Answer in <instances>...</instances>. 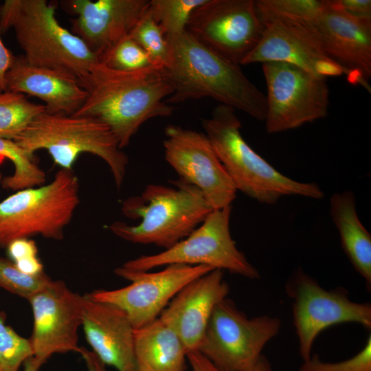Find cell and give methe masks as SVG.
Wrapping results in <instances>:
<instances>
[{"label": "cell", "instance_id": "8", "mask_svg": "<svg viewBox=\"0 0 371 371\" xmlns=\"http://www.w3.org/2000/svg\"><path fill=\"white\" fill-rule=\"evenodd\" d=\"M281 325L276 317H248L226 297L215 306L197 351L222 371H251Z\"/></svg>", "mask_w": 371, "mask_h": 371}, {"label": "cell", "instance_id": "30", "mask_svg": "<svg viewBox=\"0 0 371 371\" xmlns=\"http://www.w3.org/2000/svg\"><path fill=\"white\" fill-rule=\"evenodd\" d=\"M52 280L43 272L31 275L21 271L10 259L0 257V288L28 300Z\"/></svg>", "mask_w": 371, "mask_h": 371}, {"label": "cell", "instance_id": "38", "mask_svg": "<svg viewBox=\"0 0 371 371\" xmlns=\"http://www.w3.org/2000/svg\"><path fill=\"white\" fill-rule=\"evenodd\" d=\"M45 362V361L33 356L25 361L22 371H38Z\"/></svg>", "mask_w": 371, "mask_h": 371}, {"label": "cell", "instance_id": "23", "mask_svg": "<svg viewBox=\"0 0 371 371\" xmlns=\"http://www.w3.org/2000/svg\"><path fill=\"white\" fill-rule=\"evenodd\" d=\"M330 215L340 236L342 248L356 271L371 288V235L361 222L352 192L333 194Z\"/></svg>", "mask_w": 371, "mask_h": 371}, {"label": "cell", "instance_id": "24", "mask_svg": "<svg viewBox=\"0 0 371 371\" xmlns=\"http://www.w3.org/2000/svg\"><path fill=\"white\" fill-rule=\"evenodd\" d=\"M44 111V104L30 102L24 94L1 92L0 138L14 140Z\"/></svg>", "mask_w": 371, "mask_h": 371}, {"label": "cell", "instance_id": "34", "mask_svg": "<svg viewBox=\"0 0 371 371\" xmlns=\"http://www.w3.org/2000/svg\"><path fill=\"white\" fill-rule=\"evenodd\" d=\"M328 1L331 5L350 16L371 19L370 0H328Z\"/></svg>", "mask_w": 371, "mask_h": 371}, {"label": "cell", "instance_id": "27", "mask_svg": "<svg viewBox=\"0 0 371 371\" xmlns=\"http://www.w3.org/2000/svg\"><path fill=\"white\" fill-rule=\"evenodd\" d=\"M205 0H150L148 11L166 36L186 31L192 12Z\"/></svg>", "mask_w": 371, "mask_h": 371}, {"label": "cell", "instance_id": "36", "mask_svg": "<svg viewBox=\"0 0 371 371\" xmlns=\"http://www.w3.org/2000/svg\"><path fill=\"white\" fill-rule=\"evenodd\" d=\"M187 359L192 371H222L197 350L188 352Z\"/></svg>", "mask_w": 371, "mask_h": 371}, {"label": "cell", "instance_id": "6", "mask_svg": "<svg viewBox=\"0 0 371 371\" xmlns=\"http://www.w3.org/2000/svg\"><path fill=\"white\" fill-rule=\"evenodd\" d=\"M13 141L31 157L46 150L63 169L71 170L82 153L94 155L109 166L117 189L124 180L128 156L110 128L96 118L44 111Z\"/></svg>", "mask_w": 371, "mask_h": 371}, {"label": "cell", "instance_id": "28", "mask_svg": "<svg viewBox=\"0 0 371 371\" xmlns=\"http://www.w3.org/2000/svg\"><path fill=\"white\" fill-rule=\"evenodd\" d=\"M99 61L112 69L126 72L157 66L130 35L122 38L104 52L99 57Z\"/></svg>", "mask_w": 371, "mask_h": 371}, {"label": "cell", "instance_id": "16", "mask_svg": "<svg viewBox=\"0 0 371 371\" xmlns=\"http://www.w3.org/2000/svg\"><path fill=\"white\" fill-rule=\"evenodd\" d=\"M317 18L306 24L324 52L344 70L348 80L369 91L371 77V19L350 16L324 0Z\"/></svg>", "mask_w": 371, "mask_h": 371}, {"label": "cell", "instance_id": "22", "mask_svg": "<svg viewBox=\"0 0 371 371\" xmlns=\"http://www.w3.org/2000/svg\"><path fill=\"white\" fill-rule=\"evenodd\" d=\"M187 354L180 337L159 317L135 329V371H186Z\"/></svg>", "mask_w": 371, "mask_h": 371}, {"label": "cell", "instance_id": "11", "mask_svg": "<svg viewBox=\"0 0 371 371\" xmlns=\"http://www.w3.org/2000/svg\"><path fill=\"white\" fill-rule=\"evenodd\" d=\"M267 85L265 128L277 133L302 126L328 115L326 79L280 62L262 64Z\"/></svg>", "mask_w": 371, "mask_h": 371}, {"label": "cell", "instance_id": "33", "mask_svg": "<svg viewBox=\"0 0 371 371\" xmlns=\"http://www.w3.org/2000/svg\"><path fill=\"white\" fill-rule=\"evenodd\" d=\"M8 253L12 261L23 272L36 275L44 272L43 265L38 257V249L34 240L21 238L10 243Z\"/></svg>", "mask_w": 371, "mask_h": 371}, {"label": "cell", "instance_id": "4", "mask_svg": "<svg viewBox=\"0 0 371 371\" xmlns=\"http://www.w3.org/2000/svg\"><path fill=\"white\" fill-rule=\"evenodd\" d=\"M201 125L237 190L266 204H274L285 196L324 197L317 183L286 177L254 151L243 139L241 122L232 107L218 104Z\"/></svg>", "mask_w": 371, "mask_h": 371}, {"label": "cell", "instance_id": "40", "mask_svg": "<svg viewBox=\"0 0 371 371\" xmlns=\"http://www.w3.org/2000/svg\"><path fill=\"white\" fill-rule=\"evenodd\" d=\"M3 175L0 172V186H1V181H2V179H3Z\"/></svg>", "mask_w": 371, "mask_h": 371}, {"label": "cell", "instance_id": "20", "mask_svg": "<svg viewBox=\"0 0 371 371\" xmlns=\"http://www.w3.org/2000/svg\"><path fill=\"white\" fill-rule=\"evenodd\" d=\"M82 324L94 354L117 371H135L134 331L126 314L112 304L82 295Z\"/></svg>", "mask_w": 371, "mask_h": 371}, {"label": "cell", "instance_id": "2", "mask_svg": "<svg viewBox=\"0 0 371 371\" xmlns=\"http://www.w3.org/2000/svg\"><path fill=\"white\" fill-rule=\"evenodd\" d=\"M170 59L164 68L173 92L167 103L211 98L264 121L266 97L240 65L202 44L186 31L166 36Z\"/></svg>", "mask_w": 371, "mask_h": 371}, {"label": "cell", "instance_id": "18", "mask_svg": "<svg viewBox=\"0 0 371 371\" xmlns=\"http://www.w3.org/2000/svg\"><path fill=\"white\" fill-rule=\"evenodd\" d=\"M149 0H67L63 8L75 15L71 32L99 57L130 34L148 10Z\"/></svg>", "mask_w": 371, "mask_h": 371}, {"label": "cell", "instance_id": "1", "mask_svg": "<svg viewBox=\"0 0 371 371\" xmlns=\"http://www.w3.org/2000/svg\"><path fill=\"white\" fill-rule=\"evenodd\" d=\"M79 82L87 97L73 115L94 117L106 124L121 149L129 144L145 122L170 116L174 110L164 100L173 90L161 67L126 72L98 60Z\"/></svg>", "mask_w": 371, "mask_h": 371}, {"label": "cell", "instance_id": "3", "mask_svg": "<svg viewBox=\"0 0 371 371\" xmlns=\"http://www.w3.org/2000/svg\"><path fill=\"white\" fill-rule=\"evenodd\" d=\"M171 183L173 186L149 184L140 194L124 200L122 213L139 223L115 221L109 229L124 240L165 249L187 237L212 209L196 186L180 178Z\"/></svg>", "mask_w": 371, "mask_h": 371}, {"label": "cell", "instance_id": "26", "mask_svg": "<svg viewBox=\"0 0 371 371\" xmlns=\"http://www.w3.org/2000/svg\"><path fill=\"white\" fill-rule=\"evenodd\" d=\"M257 12L261 21L278 19L310 24L320 15L324 0H257Z\"/></svg>", "mask_w": 371, "mask_h": 371}, {"label": "cell", "instance_id": "32", "mask_svg": "<svg viewBox=\"0 0 371 371\" xmlns=\"http://www.w3.org/2000/svg\"><path fill=\"white\" fill-rule=\"evenodd\" d=\"M297 371H371V334L363 348L352 357L339 362H326L317 355L303 361Z\"/></svg>", "mask_w": 371, "mask_h": 371}, {"label": "cell", "instance_id": "21", "mask_svg": "<svg viewBox=\"0 0 371 371\" xmlns=\"http://www.w3.org/2000/svg\"><path fill=\"white\" fill-rule=\"evenodd\" d=\"M5 87L6 91L39 98L45 102V111L54 114H74L87 97L86 91L75 76L32 65L23 56H15L5 75Z\"/></svg>", "mask_w": 371, "mask_h": 371}, {"label": "cell", "instance_id": "17", "mask_svg": "<svg viewBox=\"0 0 371 371\" xmlns=\"http://www.w3.org/2000/svg\"><path fill=\"white\" fill-rule=\"evenodd\" d=\"M262 22L261 38L240 65L286 63L325 79L344 74L343 69L327 56L306 24L278 19Z\"/></svg>", "mask_w": 371, "mask_h": 371}, {"label": "cell", "instance_id": "25", "mask_svg": "<svg viewBox=\"0 0 371 371\" xmlns=\"http://www.w3.org/2000/svg\"><path fill=\"white\" fill-rule=\"evenodd\" d=\"M9 160L14 166L12 175L3 177L1 186L14 191L45 184V172L13 140L0 138V161Z\"/></svg>", "mask_w": 371, "mask_h": 371}, {"label": "cell", "instance_id": "35", "mask_svg": "<svg viewBox=\"0 0 371 371\" xmlns=\"http://www.w3.org/2000/svg\"><path fill=\"white\" fill-rule=\"evenodd\" d=\"M15 56L5 46L0 37V93L6 91L5 75L12 65Z\"/></svg>", "mask_w": 371, "mask_h": 371}, {"label": "cell", "instance_id": "39", "mask_svg": "<svg viewBox=\"0 0 371 371\" xmlns=\"http://www.w3.org/2000/svg\"><path fill=\"white\" fill-rule=\"evenodd\" d=\"M251 371H273V370L268 359L262 355Z\"/></svg>", "mask_w": 371, "mask_h": 371}, {"label": "cell", "instance_id": "12", "mask_svg": "<svg viewBox=\"0 0 371 371\" xmlns=\"http://www.w3.org/2000/svg\"><path fill=\"white\" fill-rule=\"evenodd\" d=\"M214 270L205 265L172 264L157 272L134 271L122 267L115 273L131 282L114 290L97 289L87 293L91 299L122 310L135 329L158 318L171 300L187 284Z\"/></svg>", "mask_w": 371, "mask_h": 371}, {"label": "cell", "instance_id": "13", "mask_svg": "<svg viewBox=\"0 0 371 371\" xmlns=\"http://www.w3.org/2000/svg\"><path fill=\"white\" fill-rule=\"evenodd\" d=\"M264 29L254 0H205L192 13L186 31L196 40L240 65Z\"/></svg>", "mask_w": 371, "mask_h": 371}, {"label": "cell", "instance_id": "10", "mask_svg": "<svg viewBox=\"0 0 371 371\" xmlns=\"http://www.w3.org/2000/svg\"><path fill=\"white\" fill-rule=\"evenodd\" d=\"M285 293L292 300L293 325L303 361L311 356L313 344L326 328L343 323H357L371 328L370 303L350 300L342 287L327 290L302 268L286 281Z\"/></svg>", "mask_w": 371, "mask_h": 371}, {"label": "cell", "instance_id": "7", "mask_svg": "<svg viewBox=\"0 0 371 371\" xmlns=\"http://www.w3.org/2000/svg\"><path fill=\"white\" fill-rule=\"evenodd\" d=\"M80 202L72 170L60 168L49 183L16 191L0 201V247L34 236L61 240Z\"/></svg>", "mask_w": 371, "mask_h": 371}, {"label": "cell", "instance_id": "14", "mask_svg": "<svg viewBox=\"0 0 371 371\" xmlns=\"http://www.w3.org/2000/svg\"><path fill=\"white\" fill-rule=\"evenodd\" d=\"M164 157L179 178L196 186L212 210L232 205L237 189L204 133L169 124Z\"/></svg>", "mask_w": 371, "mask_h": 371}, {"label": "cell", "instance_id": "5", "mask_svg": "<svg viewBox=\"0 0 371 371\" xmlns=\"http://www.w3.org/2000/svg\"><path fill=\"white\" fill-rule=\"evenodd\" d=\"M12 27L23 58L32 65L64 71L80 79L99 60L58 23L55 6L46 0H5L0 7V33Z\"/></svg>", "mask_w": 371, "mask_h": 371}, {"label": "cell", "instance_id": "19", "mask_svg": "<svg viewBox=\"0 0 371 371\" xmlns=\"http://www.w3.org/2000/svg\"><path fill=\"white\" fill-rule=\"evenodd\" d=\"M229 292L223 271L214 269L183 287L159 318L177 334L188 353L197 350L215 306Z\"/></svg>", "mask_w": 371, "mask_h": 371}, {"label": "cell", "instance_id": "15", "mask_svg": "<svg viewBox=\"0 0 371 371\" xmlns=\"http://www.w3.org/2000/svg\"><path fill=\"white\" fill-rule=\"evenodd\" d=\"M82 295L62 280H52L27 300L33 314L29 339L33 356L47 361L52 355L80 353L78 330L82 324Z\"/></svg>", "mask_w": 371, "mask_h": 371}, {"label": "cell", "instance_id": "37", "mask_svg": "<svg viewBox=\"0 0 371 371\" xmlns=\"http://www.w3.org/2000/svg\"><path fill=\"white\" fill-rule=\"evenodd\" d=\"M80 354L85 362L87 371H108L106 365L100 360L93 351L81 347Z\"/></svg>", "mask_w": 371, "mask_h": 371}, {"label": "cell", "instance_id": "9", "mask_svg": "<svg viewBox=\"0 0 371 371\" xmlns=\"http://www.w3.org/2000/svg\"><path fill=\"white\" fill-rule=\"evenodd\" d=\"M232 205L212 210L194 231L172 247L150 256H141L122 267L148 271L172 264L205 265L227 270L250 280L260 278L258 270L236 246L230 233Z\"/></svg>", "mask_w": 371, "mask_h": 371}, {"label": "cell", "instance_id": "31", "mask_svg": "<svg viewBox=\"0 0 371 371\" xmlns=\"http://www.w3.org/2000/svg\"><path fill=\"white\" fill-rule=\"evenodd\" d=\"M32 357L30 340L6 325L4 313H0V371H19L21 366Z\"/></svg>", "mask_w": 371, "mask_h": 371}, {"label": "cell", "instance_id": "29", "mask_svg": "<svg viewBox=\"0 0 371 371\" xmlns=\"http://www.w3.org/2000/svg\"><path fill=\"white\" fill-rule=\"evenodd\" d=\"M129 35L145 50L155 65L164 68L168 65L170 59L168 42L148 8Z\"/></svg>", "mask_w": 371, "mask_h": 371}]
</instances>
